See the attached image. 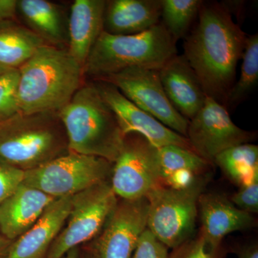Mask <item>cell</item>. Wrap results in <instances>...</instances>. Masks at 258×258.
I'll list each match as a JSON object with an SVG mask.
<instances>
[{"label": "cell", "mask_w": 258, "mask_h": 258, "mask_svg": "<svg viewBox=\"0 0 258 258\" xmlns=\"http://www.w3.org/2000/svg\"><path fill=\"white\" fill-rule=\"evenodd\" d=\"M80 258H98L97 257V254L96 251L93 249L92 246L91 247H88V248L85 249L84 252H83V254H81V257Z\"/></svg>", "instance_id": "obj_34"}, {"label": "cell", "mask_w": 258, "mask_h": 258, "mask_svg": "<svg viewBox=\"0 0 258 258\" xmlns=\"http://www.w3.org/2000/svg\"><path fill=\"white\" fill-rule=\"evenodd\" d=\"M18 11L28 28L45 43L60 47L66 37L63 17L59 6L47 0H20Z\"/></svg>", "instance_id": "obj_21"}, {"label": "cell", "mask_w": 258, "mask_h": 258, "mask_svg": "<svg viewBox=\"0 0 258 258\" xmlns=\"http://www.w3.org/2000/svg\"><path fill=\"white\" fill-rule=\"evenodd\" d=\"M72 198L55 199L28 230L13 241L7 258H45L69 218Z\"/></svg>", "instance_id": "obj_15"}, {"label": "cell", "mask_w": 258, "mask_h": 258, "mask_svg": "<svg viewBox=\"0 0 258 258\" xmlns=\"http://www.w3.org/2000/svg\"><path fill=\"white\" fill-rule=\"evenodd\" d=\"M55 199L23 183L0 205V232L14 241L28 230Z\"/></svg>", "instance_id": "obj_17"}, {"label": "cell", "mask_w": 258, "mask_h": 258, "mask_svg": "<svg viewBox=\"0 0 258 258\" xmlns=\"http://www.w3.org/2000/svg\"><path fill=\"white\" fill-rule=\"evenodd\" d=\"M234 205L247 213L258 212V178L241 186L240 189L230 199Z\"/></svg>", "instance_id": "obj_30"}, {"label": "cell", "mask_w": 258, "mask_h": 258, "mask_svg": "<svg viewBox=\"0 0 258 258\" xmlns=\"http://www.w3.org/2000/svg\"><path fill=\"white\" fill-rule=\"evenodd\" d=\"M25 171L0 161V205L24 182Z\"/></svg>", "instance_id": "obj_29"}, {"label": "cell", "mask_w": 258, "mask_h": 258, "mask_svg": "<svg viewBox=\"0 0 258 258\" xmlns=\"http://www.w3.org/2000/svg\"><path fill=\"white\" fill-rule=\"evenodd\" d=\"M118 201L110 181L73 196L69 218L45 258H63L71 249L96 238Z\"/></svg>", "instance_id": "obj_8"}, {"label": "cell", "mask_w": 258, "mask_h": 258, "mask_svg": "<svg viewBox=\"0 0 258 258\" xmlns=\"http://www.w3.org/2000/svg\"><path fill=\"white\" fill-rule=\"evenodd\" d=\"M110 184L118 199L147 198L163 186L157 148L138 134L125 136L123 147L113 164Z\"/></svg>", "instance_id": "obj_9"}, {"label": "cell", "mask_w": 258, "mask_h": 258, "mask_svg": "<svg viewBox=\"0 0 258 258\" xmlns=\"http://www.w3.org/2000/svg\"><path fill=\"white\" fill-rule=\"evenodd\" d=\"M106 5L104 0H75L71 6L68 50L83 69L103 31Z\"/></svg>", "instance_id": "obj_18"}, {"label": "cell", "mask_w": 258, "mask_h": 258, "mask_svg": "<svg viewBox=\"0 0 258 258\" xmlns=\"http://www.w3.org/2000/svg\"><path fill=\"white\" fill-rule=\"evenodd\" d=\"M242 58L240 79L234 84L225 102V108L232 111L247 98L257 84V33L247 37Z\"/></svg>", "instance_id": "obj_24"}, {"label": "cell", "mask_w": 258, "mask_h": 258, "mask_svg": "<svg viewBox=\"0 0 258 258\" xmlns=\"http://www.w3.org/2000/svg\"><path fill=\"white\" fill-rule=\"evenodd\" d=\"M70 152L57 112H19L0 122V161L32 170Z\"/></svg>", "instance_id": "obj_5"}, {"label": "cell", "mask_w": 258, "mask_h": 258, "mask_svg": "<svg viewBox=\"0 0 258 258\" xmlns=\"http://www.w3.org/2000/svg\"><path fill=\"white\" fill-rule=\"evenodd\" d=\"M81 249L80 247H76L71 249L69 251L66 255L64 256L63 258H80L81 257Z\"/></svg>", "instance_id": "obj_35"}, {"label": "cell", "mask_w": 258, "mask_h": 258, "mask_svg": "<svg viewBox=\"0 0 258 258\" xmlns=\"http://www.w3.org/2000/svg\"><path fill=\"white\" fill-rule=\"evenodd\" d=\"M149 201L118 199L92 247L98 258H132L137 242L147 229Z\"/></svg>", "instance_id": "obj_12"}, {"label": "cell", "mask_w": 258, "mask_h": 258, "mask_svg": "<svg viewBox=\"0 0 258 258\" xmlns=\"http://www.w3.org/2000/svg\"><path fill=\"white\" fill-rule=\"evenodd\" d=\"M112 168L106 159L69 152L25 171L24 183L55 199L72 197L110 181Z\"/></svg>", "instance_id": "obj_7"}, {"label": "cell", "mask_w": 258, "mask_h": 258, "mask_svg": "<svg viewBox=\"0 0 258 258\" xmlns=\"http://www.w3.org/2000/svg\"><path fill=\"white\" fill-rule=\"evenodd\" d=\"M210 174L181 189L160 186L147 197V228L174 249L193 237L198 216L199 199L210 181Z\"/></svg>", "instance_id": "obj_6"}, {"label": "cell", "mask_w": 258, "mask_h": 258, "mask_svg": "<svg viewBox=\"0 0 258 258\" xmlns=\"http://www.w3.org/2000/svg\"><path fill=\"white\" fill-rule=\"evenodd\" d=\"M19 71L18 101L25 113L57 112L82 86L83 66L61 47L45 44Z\"/></svg>", "instance_id": "obj_2"}, {"label": "cell", "mask_w": 258, "mask_h": 258, "mask_svg": "<svg viewBox=\"0 0 258 258\" xmlns=\"http://www.w3.org/2000/svg\"><path fill=\"white\" fill-rule=\"evenodd\" d=\"M213 164L241 187L258 178V147L248 143L230 148L218 154Z\"/></svg>", "instance_id": "obj_23"}, {"label": "cell", "mask_w": 258, "mask_h": 258, "mask_svg": "<svg viewBox=\"0 0 258 258\" xmlns=\"http://www.w3.org/2000/svg\"><path fill=\"white\" fill-rule=\"evenodd\" d=\"M161 0L106 1L103 31L115 35L141 33L160 23Z\"/></svg>", "instance_id": "obj_19"}, {"label": "cell", "mask_w": 258, "mask_h": 258, "mask_svg": "<svg viewBox=\"0 0 258 258\" xmlns=\"http://www.w3.org/2000/svg\"><path fill=\"white\" fill-rule=\"evenodd\" d=\"M18 82V69H10L0 75V122L20 112Z\"/></svg>", "instance_id": "obj_26"}, {"label": "cell", "mask_w": 258, "mask_h": 258, "mask_svg": "<svg viewBox=\"0 0 258 258\" xmlns=\"http://www.w3.org/2000/svg\"><path fill=\"white\" fill-rule=\"evenodd\" d=\"M186 138L192 151L210 164L220 153L255 138L254 132L236 125L228 110L207 96L203 106L189 120Z\"/></svg>", "instance_id": "obj_11"}, {"label": "cell", "mask_w": 258, "mask_h": 258, "mask_svg": "<svg viewBox=\"0 0 258 258\" xmlns=\"http://www.w3.org/2000/svg\"><path fill=\"white\" fill-rule=\"evenodd\" d=\"M172 249L168 258H225L228 252L223 244L217 248L209 245L200 230L198 235Z\"/></svg>", "instance_id": "obj_27"}, {"label": "cell", "mask_w": 258, "mask_h": 258, "mask_svg": "<svg viewBox=\"0 0 258 258\" xmlns=\"http://www.w3.org/2000/svg\"><path fill=\"white\" fill-rule=\"evenodd\" d=\"M45 44L35 32L13 20L0 23V66L19 69Z\"/></svg>", "instance_id": "obj_22"}, {"label": "cell", "mask_w": 258, "mask_h": 258, "mask_svg": "<svg viewBox=\"0 0 258 258\" xmlns=\"http://www.w3.org/2000/svg\"><path fill=\"white\" fill-rule=\"evenodd\" d=\"M18 0H0V23L12 21L18 12Z\"/></svg>", "instance_id": "obj_31"}, {"label": "cell", "mask_w": 258, "mask_h": 258, "mask_svg": "<svg viewBox=\"0 0 258 258\" xmlns=\"http://www.w3.org/2000/svg\"><path fill=\"white\" fill-rule=\"evenodd\" d=\"M13 241L8 240L0 232V258H7Z\"/></svg>", "instance_id": "obj_33"}, {"label": "cell", "mask_w": 258, "mask_h": 258, "mask_svg": "<svg viewBox=\"0 0 258 258\" xmlns=\"http://www.w3.org/2000/svg\"><path fill=\"white\" fill-rule=\"evenodd\" d=\"M96 81L113 85L136 106L186 138L189 120L180 114L168 99L159 79V71L129 68Z\"/></svg>", "instance_id": "obj_10"}, {"label": "cell", "mask_w": 258, "mask_h": 258, "mask_svg": "<svg viewBox=\"0 0 258 258\" xmlns=\"http://www.w3.org/2000/svg\"><path fill=\"white\" fill-rule=\"evenodd\" d=\"M198 17V23L185 40L183 55L205 94L225 106L247 36L222 3L203 1Z\"/></svg>", "instance_id": "obj_1"}, {"label": "cell", "mask_w": 258, "mask_h": 258, "mask_svg": "<svg viewBox=\"0 0 258 258\" xmlns=\"http://www.w3.org/2000/svg\"><path fill=\"white\" fill-rule=\"evenodd\" d=\"M8 69H6V68L3 67V66H0V75L3 74V73L6 72L7 71H8Z\"/></svg>", "instance_id": "obj_36"}, {"label": "cell", "mask_w": 258, "mask_h": 258, "mask_svg": "<svg viewBox=\"0 0 258 258\" xmlns=\"http://www.w3.org/2000/svg\"><path fill=\"white\" fill-rule=\"evenodd\" d=\"M93 83L114 113L125 136L129 134H140L157 148L175 145L192 151L187 138L171 130L136 106L113 85L103 81H93Z\"/></svg>", "instance_id": "obj_13"}, {"label": "cell", "mask_w": 258, "mask_h": 258, "mask_svg": "<svg viewBox=\"0 0 258 258\" xmlns=\"http://www.w3.org/2000/svg\"><path fill=\"white\" fill-rule=\"evenodd\" d=\"M202 227L205 240L213 248L222 245L225 236L236 231L247 230L255 226L251 214L241 210L230 199L218 193H205L199 199Z\"/></svg>", "instance_id": "obj_14"}, {"label": "cell", "mask_w": 258, "mask_h": 258, "mask_svg": "<svg viewBox=\"0 0 258 258\" xmlns=\"http://www.w3.org/2000/svg\"><path fill=\"white\" fill-rule=\"evenodd\" d=\"M232 250L237 254L238 258H258L257 242L238 244Z\"/></svg>", "instance_id": "obj_32"}, {"label": "cell", "mask_w": 258, "mask_h": 258, "mask_svg": "<svg viewBox=\"0 0 258 258\" xmlns=\"http://www.w3.org/2000/svg\"><path fill=\"white\" fill-rule=\"evenodd\" d=\"M168 249L165 244L147 228L141 235L132 258H168Z\"/></svg>", "instance_id": "obj_28"}, {"label": "cell", "mask_w": 258, "mask_h": 258, "mask_svg": "<svg viewBox=\"0 0 258 258\" xmlns=\"http://www.w3.org/2000/svg\"><path fill=\"white\" fill-rule=\"evenodd\" d=\"M159 75L171 105L186 119H192L203 106L207 95L184 56H174L159 70Z\"/></svg>", "instance_id": "obj_16"}, {"label": "cell", "mask_w": 258, "mask_h": 258, "mask_svg": "<svg viewBox=\"0 0 258 258\" xmlns=\"http://www.w3.org/2000/svg\"><path fill=\"white\" fill-rule=\"evenodd\" d=\"M177 52L176 42L161 22L135 35L103 31L83 66V76L96 81L129 68L159 71Z\"/></svg>", "instance_id": "obj_4"}, {"label": "cell", "mask_w": 258, "mask_h": 258, "mask_svg": "<svg viewBox=\"0 0 258 258\" xmlns=\"http://www.w3.org/2000/svg\"><path fill=\"white\" fill-rule=\"evenodd\" d=\"M162 23L176 42L186 37L198 16L202 0H161Z\"/></svg>", "instance_id": "obj_25"}, {"label": "cell", "mask_w": 258, "mask_h": 258, "mask_svg": "<svg viewBox=\"0 0 258 258\" xmlns=\"http://www.w3.org/2000/svg\"><path fill=\"white\" fill-rule=\"evenodd\" d=\"M58 115L70 152L115 162L125 135L93 82L82 85Z\"/></svg>", "instance_id": "obj_3"}, {"label": "cell", "mask_w": 258, "mask_h": 258, "mask_svg": "<svg viewBox=\"0 0 258 258\" xmlns=\"http://www.w3.org/2000/svg\"><path fill=\"white\" fill-rule=\"evenodd\" d=\"M161 184L181 189L210 173L211 164L192 151L175 145L157 148Z\"/></svg>", "instance_id": "obj_20"}]
</instances>
